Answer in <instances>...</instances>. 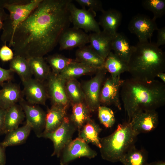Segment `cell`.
Instances as JSON below:
<instances>
[{
	"instance_id": "32",
	"label": "cell",
	"mask_w": 165,
	"mask_h": 165,
	"mask_svg": "<svg viewBox=\"0 0 165 165\" xmlns=\"http://www.w3.org/2000/svg\"><path fill=\"white\" fill-rule=\"evenodd\" d=\"M66 90L71 104L85 101V95L82 86L76 79L66 80Z\"/></svg>"
},
{
	"instance_id": "21",
	"label": "cell",
	"mask_w": 165,
	"mask_h": 165,
	"mask_svg": "<svg viewBox=\"0 0 165 165\" xmlns=\"http://www.w3.org/2000/svg\"><path fill=\"white\" fill-rule=\"evenodd\" d=\"M67 108L52 105L46 113L45 128L41 136L54 131L61 125L66 116Z\"/></svg>"
},
{
	"instance_id": "35",
	"label": "cell",
	"mask_w": 165,
	"mask_h": 165,
	"mask_svg": "<svg viewBox=\"0 0 165 165\" xmlns=\"http://www.w3.org/2000/svg\"><path fill=\"white\" fill-rule=\"evenodd\" d=\"M98 116L101 123L107 128L112 127L116 119L112 110L105 106L100 105L97 109Z\"/></svg>"
},
{
	"instance_id": "37",
	"label": "cell",
	"mask_w": 165,
	"mask_h": 165,
	"mask_svg": "<svg viewBox=\"0 0 165 165\" xmlns=\"http://www.w3.org/2000/svg\"><path fill=\"white\" fill-rule=\"evenodd\" d=\"M14 56L12 50L6 44L3 45L0 49V59L3 62L10 61Z\"/></svg>"
},
{
	"instance_id": "7",
	"label": "cell",
	"mask_w": 165,
	"mask_h": 165,
	"mask_svg": "<svg viewBox=\"0 0 165 165\" xmlns=\"http://www.w3.org/2000/svg\"><path fill=\"white\" fill-rule=\"evenodd\" d=\"M77 129L69 118L66 116L61 125L54 131L42 135L43 137L50 140L54 147L51 156L59 157L64 148L72 140L73 135Z\"/></svg>"
},
{
	"instance_id": "41",
	"label": "cell",
	"mask_w": 165,
	"mask_h": 165,
	"mask_svg": "<svg viewBox=\"0 0 165 165\" xmlns=\"http://www.w3.org/2000/svg\"><path fill=\"white\" fill-rule=\"evenodd\" d=\"M6 148L0 142V165H5L6 163Z\"/></svg>"
},
{
	"instance_id": "9",
	"label": "cell",
	"mask_w": 165,
	"mask_h": 165,
	"mask_svg": "<svg viewBox=\"0 0 165 165\" xmlns=\"http://www.w3.org/2000/svg\"><path fill=\"white\" fill-rule=\"evenodd\" d=\"M97 155L88 144L79 138L72 140L63 149L60 157L61 165H67L77 158L84 157L91 159Z\"/></svg>"
},
{
	"instance_id": "45",
	"label": "cell",
	"mask_w": 165,
	"mask_h": 165,
	"mask_svg": "<svg viewBox=\"0 0 165 165\" xmlns=\"http://www.w3.org/2000/svg\"></svg>"
},
{
	"instance_id": "2",
	"label": "cell",
	"mask_w": 165,
	"mask_h": 165,
	"mask_svg": "<svg viewBox=\"0 0 165 165\" xmlns=\"http://www.w3.org/2000/svg\"><path fill=\"white\" fill-rule=\"evenodd\" d=\"M120 94L129 123L138 112L156 110L165 104V83L155 79L123 80Z\"/></svg>"
},
{
	"instance_id": "13",
	"label": "cell",
	"mask_w": 165,
	"mask_h": 165,
	"mask_svg": "<svg viewBox=\"0 0 165 165\" xmlns=\"http://www.w3.org/2000/svg\"><path fill=\"white\" fill-rule=\"evenodd\" d=\"M123 80L120 76L115 78L110 76L106 79L101 91V104L105 106L113 105L119 110L121 109L120 94Z\"/></svg>"
},
{
	"instance_id": "40",
	"label": "cell",
	"mask_w": 165,
	"mask_h": 165,
	"mask_svg": "<svg viewBox=\"0 0 165 165\" xmlns=\"http://www.w3.org/2000/svg\"><path fill=\"white\" fill-rule=\"evenodd\" d=\"M6 110L0 107V135L4 134L5 118Z\"/></svg>"
},
{
	"instance_id": "39",
	"label": "cell",
	"mask_w": 165,
	"mask_h": 165,
	"mask_svg": "<svg viewBox=\"0 0 165 165\" xmlns=\"http://www.w3.org/2000/svg\"><path fill=\"white\" fill-rule=\"evenodd\" d=\"M156 45L158 47L165 44V27L158 28Z\"/></svg>"
},
{
	"instance_id": "29",
	"label": "cell",
	"mask_w": 165,
	"mask_h": 165,
	"mask_svg": "<svg viewBox=\"0 0 165 165\" xmlns=\"http://www.w3.org/2000/svg\"><path fill=\"white\" fill-rule=\"evenodd\" d=\"M35 79L42 82L46 80L51 72L49 65L43 57H33L27 59Z\"/></svg>"
},
{
	"instance_id": "31",
	"label": "cell",
	"mask_w": 165,
	"mask_h": 165,
	"mask_svg": "<svg viewBox=\"0 0 165 165\" xmlns=\"http://www.w3.org/2000/svg\"><path fill=\"white\" fill-rule=\"evenodd\" d=\"M9 69L17 74L22 82L32 78L33 75L28 60L22 56L14 57L10 61Z\"/></svg>"
},
{
	"instance_id": "15",
	"label": "cell",
	"mask_w": 165,
	"mask_h": 165,
	"mask_svg": "<svg viewBox=\"0 0 165 165\" xmlns=\"http://www.w3.org/2000/svg\"><path fill=\"white\" fill-rule=\"evenodd\" d=\"M158 115L156 110H147L139 112L133 117L130 122L132 129L137 136L142 133L153 131L157 126Z\"/></svg>"
},
{
	"instance_id": "3",
	"label": "cell",
	"mask_w": 165,
	"mask_h": 165,
	"mask_svg": "<svg viewBox=\"0 0 165 165\" xmlns=\"http://www.w3.org/2000/svg\"><path fill=\"white\" fill-rule=\"evenodd\" d=\"M127 72L131 77L143 80L155 79L165 71V54L155 43L138 42L132 46L127 63Z\"/></svg>"
},
{
	"instance_id": "12",
	"label": "cell",
	"mask_w": 165,
	"mask_h": 165,
	"mask_svg": "<svg viewBox=\"0 0 165 165\" xmlns=\"http://www.w3.org/2000/svg\"><path fill=\"white\" fill-rule=\"evenodd\" d=\"M19 104L24 112L26 122L31 126L37 137L40 138L45 128L46 113L39 106L29 104L24 98Z\"/></svg>"
},
{
	"instance_id": "38",
	"label": "cell",
	"mask_w": 165,
	"mask_h": 165,
	"mask_svg": "<svg viewBox=\"0 0 165 165\" xmlns=\"http://www.w3.org/2000/svg\"><path fill=\"white\" fill-rule=\"evenodd\" d=\"M13 72L10 69H5L0 67V84L2 85L6 81H11Z\"/></svg>"
},
{
	"instance_id": "28",
	"label": "cell",
	"mask_w": 165,
	"mask_h": 165,
	"mask_svg": "<svg viewBox=\"0 0 165 165\" xmlns=\"http://www.w3.org/2000/svg\"><path fill=\"white\" fill-rule=\"evenodd\" d=\"M104 68L113 78L120 76L122 73L128 71L127 63L112 51L105 60Z\"/></svg>"
},
{
	"instance_id": "22",
	"label": "cell",
	"mask_w": 165,
	"mask_h": 165,
	"mask_svg": "<svg viewBox=\"0 0 165 165\" xmlns=\"http://www.w3.org/2000/svg\"><path fill=\"white\" fill-rule=\"evenodd\" d=\"M101 130L99 125L91 119L78 131V137L87 144L91 143L100 148L101 145L99 134Z\"/></svg>"
},
{
	"instance_id": "23",
	"label": "cell",
	"mask_w": 165,
	"mask_h": 165,
	"mask_svg": "<svg viewBox=\"0 0 165 165\" xmlns=\"http://www.w3.org/2000/svg\"><path fill=\"white\" fill-rule=\"evenodd\" d=\"M132 46L124 34L117 33L114 36L112 49L115 54L127 64L131 53Z\"/></svg>"
},
{
	"instance_id": "26",
	"label": "cell",
	"mask_w": 165,
	"mask_h": 165,
	"mask_svg": "<svg viewBox=\"0 0 165 165\" xmlns=\"http://www.w3.org/2000/svg\"><path fill=\"white\" fill-rule=\"evenodd\" d=\"M72 113L69 119L79 131L91 119V112L85 101L72 104Z\"/></svg>"
},
{
	"instance_id": "5",
	"label": "cell",
	"mask_w": 165,
	"mask_h": 165,
	"mask_svg": "<svg viewBox=\"0 0 165 165\" xmlns=\"http://www.w3.org/2000/svg\"><path fill=\"white\" fill-rule=\"evenodd\" d=\"M41 0H0V8L7 9L9 14L4 21L1 40L12 47L15 31L19 26L38 5Z\"/></svg>"
},
{
	"instance_id": "1",
	"label": "cell",
	"mask_w": 165,
	"mask_h": 165,
	"mask_svg": "<svg viewBox=\"0 0 165 165\" xmlns=\"http://www.w3.org/2000/svg\"><path fill=\"white\" fill-rule=\"evenodd\" d=\"M71 0H41L16 28L12 40L14 56L43 57L58 43L69 27Z\"/></svg>"
},
{
	"instance_id": "34",
	"label": "cell",
	"mask_w": 165,
	"mask_h": 165,
	"mask_svg": "<svg viewBox=\"0 0 165 165\" xmlns=\"http://www.w3.org/2000/svg\"><path fill=\"white\" fill-rule=\"evenodd\" d=\"M142 4L145 9L152 13V19L155 20L161 17L165 13V0H144Z\"/></svg>"
},
{
	"instance_id": "11",
	"label": "cell",
	"mask_w": 165,
	"mask_h": 165,
	"mask_svg": "<svg viewBox=\"0 0 165 165\" xmlns=\"http://www.w3.org/2000/svg\"><path fill=\"white\" fill-rule=\"evenodd\" d=\"M156 20L142 14L134 16L128 25V29L132 34L137 37L140 43L148 42L155 30L158 28Z\"/></svg>"
},
{
	"instance_id": "14",
	"label": "cell",
	"mask_w": 165,
	"mask_h": 165,
	"mask_svg": "<svg viewBox=\"0 0 165 165\" xmlns=\"http://www.w3.org/2000/svg\"><path fill=\"white\" fill-rule=\"evenodd\" d=\"M24 87L23 91L26 101L33 105H45L49 98L46 85L35 78H30L22 82Z\"/></svg>"
},
{
	"instance_id": "8",
	"label": "cell",
	"mask_w": 165,
	"mask_h": 165,
	"mask_svg": "<svg viewBox=\"0 0 165 165\" xmlns=\"http://www.w3.org/2000/svg\"><path fill=\"white\" fill-rule=\"evenodd\" d=\"M107 72L104 67L98 69L95 76L82 86L85 95L84 101L91 112L97 110L100 105L101 87Z\"/></svg>"
},
{
	"instance_id": "44",
	"label": "cell",
	"mask_w": 165,
	"mask_h": 165,
	"mask_svg": "<svg viewBox=\"0 0 165 165\" xmlns=\"http://www.w3.org/2000/svg\"><path fill=\"white\" fill-rule=\"evenodd\" d=\"M157 77L159 78L164 83H165V73L164 72H161L159 73Z\"/></svg>"
},
{
	"instance_id": "33",
	"label": "cell",
	"mask_w": 165,
	"mask_h": 165,
	"mask_svg": "<svg viewBox=\"0 0 165 165\" xmlns=\"http://www.w3.org/2000/svg\"><path fill=\"white\" fill-rule=\"evenodd\" d=\"M46 60L49 64L51 71L60 74L69 64L75 60L59 54H55L47 57Z\"/></svg>"
},
{
	"instance_id": "4",
	"label": "cell",
	"mask_w": 165,
	"mask_h": 165,
	"mask_svg": "<svg viewBox=\"0 0 165 165\" xmlns=\"http://www.w3.org/2000/svg\"><path fill=\"white\" fill-rule=\"evenodd\" d=\"M137 136L130 123L126 121L119 124L113 133L100 139L102 158L113 163L120 162L124 154L134 145Z\"/></svg>"
},
{
	"instance_id": "18",
	"label": "cell",
	"mask_w": 165,
	"mask_h": 165,
	"mask_svg": "<svg viewBox=\"0 0 165 165\" xmlns=\"http://www.w3.org/2000/svg\"><path fill=\"white\" fill-rule=\"evenodd\" d=\"M114 36L103 31L92 32L89 35L90 46L105 60L112 50Z\"/></svg>"
},
{
	"instance_id": "10",
	"label": "cell",
	"mask_w": 165,
	"mask_h": 165,
	"mask_svg": "<svg viewBox=\"0 0 165 165\" xmlns=\"http://www.w3.org/2000/svg\"><path fill=\"white\" fill-rule=\"evenodd\" d=\"M46 80V86L52 105L68 107L70 101L66 90V80L59 74H55L51 71Z\"/></svg>"
},
{
	"instance_id": "43",
	"label": "cell",
	"mask_w": 165,
	"mask_h": 165,
	"mask_svg": "<svg viewBox=\"0 0 165 165\" xmlns=\"http://www.w3.org/2000/svg\"><path fill=\"white\" fill-rule=\"evenodd\" d=\"M147 165H165V162L162 161H155L150 163H148Z\"/></svg>"
},
{
	"instance_id": "42",
	"label": "cell",
	"mask_w": 165,
	"mask_h": 165,
	"mask_svg": "<svg viewBox=\"0 0 165 165\" xmlns=\"http://www.w3.org/2000/svg\"><path fill=\"white\" fill-rule=\"evenodd\" d=\"M8 15L6 13L4 9L0 8V31L2 29L3 22Z\"/></svg>"
},
{
	"instance_id": "24",
	"label": "cell",
	"mask_w": 165,
	"mask_h": 165,
	"mask_svg": "<svg viewBox=\"0 0 165 165\" xmlns=\"http://www.w3.org/2000/svg\"><path fill=\"white\" fill-rule=\"evenodd\" d=\"M31 130V126L26 122L24 125L6 134L1 143L5 148L23 144L26 141Z\"/></svg>"
},
{
	"instance_id": "6",
	"label": "cell",
	"mask_w": 165,
	"mask_h": 165,
	"mask_svg": "<svg viewBox=\"0 0 165 165\" xmlns=\"http://www.w3.org/2000/svg\"><path fill=\"white\" fill-rule=\"evenodd\" d=\"M70 20L73 27L83 29L86 32H98L101 31L99 25L95 19L96 12L90 9L77 8L70 2L68 6Z\"/></svg>"
},
{
	"instance_id": "27",
	"label": "cell",
	"mask_w": 165,
	"mask_h": 165,
	"mask_svg": "<svg viewBox=\"0 0 165 165\" xmlns=\"http://www.w3.org/2000/svg\"><path fill=\"white\" fill-rule=\"evenodd\" d=\"M98 70L75 60L69 64L59 74L63 78L67 80L76 79L84 75L96 72Z\"/></svg>"
},
{
	"instance_id": "16",
	"label": "cell",
	"mask_w": 165,
	"mask_h": 165,
	"mask_svg": "<svg viewBox=\"0 0 165 165\" xmlns=\"http://www.w3.org/2000/svg\"><path fill=\"white\" fill-rule=\"evenodd\" d=\"M89 43V35L82 30L69 28L61 35L59 39L60 50L80 47Z\"/></svg>"
},
{
	"instance_id": "30",
	"label": "cell",
	"mask_w": 165,
	"mask_h": 165,
	"mask_svg": "<svg viewBox=\"0 0 165 165\" xmlns=\"http://www.w3.org/2000/svg\"><path fill=\"white\" fill-rule=\"evenodd\" d=\"M147 160L146 152L137 148L134 145L124 154L120 162L123 165H147Z\"/></svg>"
},
{
	"instance_id": "36",
	"label": "cell",
	"mask_w": 165,
	"mask_h": 165,
	"mask_svg": "<svg viewBox=\"0 0 165 165\" xmlns=\"http://www.w3.org/2000/svg\"><path fill=\"white\" fill-rule=\"evenodd\" d=\"M75 1L82 7L89 9L95 12L100 11L102 12L104 9L101 2L99 0H75Z\"/></svg>"
},
{
	"instance_id": "25",
	"label": "cell",
	"mask_w": 165,
	"mask_h": 165,
	"mask_svg": "<svg viewBox=\"0 0 165 165\" xmlns=\"http://www.w3.org/2000/svg\"><path fill=\"white\" fill-rule=\"evenodd\" d=\"M25 118L24 112L19 104H16L7 110L5 118L4 134L18 127Z\"/></svg>"
},
{
	"instance_id": "17",
	"label": "cell",
	"mask_w": 165,
	"mask_h": 165,
	"mask_svg": "<svg viewBox=\"0 0 165 165\" xmlns=\"http://www.w3.org/2000/svg\"><path fill=\"white\" fill-rule=\"evenodd\" d=\"M0 91V107L7 110L23 98V93L19 85L11 81L1 85Z\"/></svg>"
},
{
	"instance_id": "19",
	"label": "cell",
	"mask_w": 165,
	"mask_h": 165,
	"mask_svg": "<svg viewBox=\"0 0 165 165\" xmlns=\"http://www.w3.org/2000/svg\"><path fill=\"white\" fill-rule=\"evenodd\" d=\"M101 13L98 23L99 25L102 28L103 31L114 36L121 23V12L116 9H109L104 10Z\"/></svg>"
},
{
	"instance_id": "20",
	"label": "cell",
	"mask_w": 165,
	"mask_h": 165,
	"mask_svg": "<svg viewBox=\"0 0 165 165\" xmlns=\"http://www.w3.org/2000/svg\"><path fill=\"white\" fill-rule=\"evenodd\" d=\"M76 61L97 69L104 67L105 60L100 57L91 47L84 46L77 50Z\"/></svg>"
}]
</instances>
